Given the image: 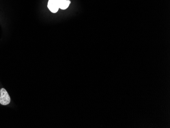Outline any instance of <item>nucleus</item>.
<instances>
[{
  "mask_svg": "<svg viewBox=\"0 0 170 128\" xmlns=\"http://www.w3.org/2000/svg\"><path fill=\"white\" fill-rule=\"evenodd\" d=\"M70 3L71 2L69 0H61L59 8L62 10L66 9L70 4Z\"/></svg>",
  "mask_w": 170,
  "mask_h": 128,
  "instance_id": "obj_3",
  "label": "nucleus"
},
{
  "mask_svg": "<svg viewBox=\"0 0 170 128\" xmlns=\"http://www.w3.org/2000/svg\"><path fill=\"white\" fill-rule=\"evenodd\" d=\"M0 104L3 105H7L10 102V97L8 93L4 88H2L0 90Z\"/></svg>",
  "mask_w": 170,
  "mask_h": 128,
  "instance_id": "obj_1",
  "label": "nucleus"
},
{
  "mask_svg": "<svg viewBox=\"0 0 170 128\" xmlns=\"http://www.w3.org/2000/svg\"><path fill=\"white\" fill-rule=\"evenodd\" d=\"M61 0H49L48 7L51 13H57L59 10L60 4Z\"/></svg>",
  "mask_w": 170,
  "mask_h": 128,
  "instance_id": "obj_2",
  "label": "nucleus"
}]
</instances>
